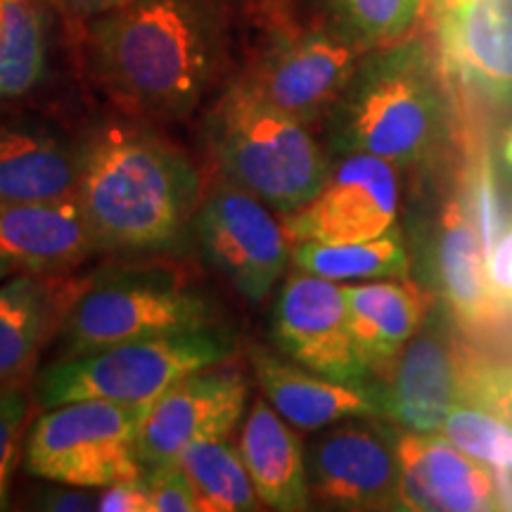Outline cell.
<instances>
[{
	"label": "cell",
	"instance_id": "obj_34",
	"mask_svg": "<svg viewBox=\"0 0 512 512\" xmlns=\"http://www.w3.org/2000/svg\"><path fill=\"white\" fill-rule=\"evenodd\" d=\"M31 508L48 512H91L98 510V496L88 494L83 486L48 482L38 489Z\"/></svg>",
	"mask_w": 512,
	"mask_h": 512
},
{
	"label": "cell",
	"instance_id": "obj_8",
	"mask_svg": "<svg viewBox=\"0 0 512 512\" xmlns=\"http://www.w3.org/2000/svg\"><path fill=\"white\" fill-rule=\"evenodd\" d=\"M271 211L238 185L216 181L190 226L204 261L249 304L264 302L292 259V242Z\"/></svg>",
	"mask_w": 512,
	"mask_h": 512
},
{
	"label": "cell",
	"instance_id": "obj_20",
	"mask_svg": "<svg viewBox=\"0 0 512 512\" xmlns=\"http://www.w3.org/2000/svg\"><path fill=\"white\" fill-rule=\"evenodd\" d=\"M81 143L34 119L0 121V204L76 195Z\"/></svg>",
	"mask_w": 512,
	"mask_h": 512
},
{
	"label": "cell",
	"instance_id": "obj_32",
	"mask_svg": "<svg viewBox=\"0 0 512 512\" xmlns=\"http://www.w3.org/2000/svg\"><path fill=\"white\" fill-rule=\"evenodd\" d=\"M486 249V275H489L491 290L505 306L512 309V211L501 223L496 235L484 242Z\"/></svg>",
	"mask_w": 512,
	"mask_h": 512
},
{
	"label": "cell",
	"instance_id": "obj_14",
	"mask_svg": "<svg viewBox=\"0 0 512 512\" xmlns=\"http://www.w3.org/2000/svg\"><path fill=\"white\" fill-rule=\"evenodd\" d=\"M363 53L337 29L297 31L280 36L245 76L268 102L313 126L328 119Z\"/></svg>",
	"mask_w": 512,
	"mask_h": 512
},
{
	"label": "cell",
	"instance_id": "obj_25",
	"mask_svg": "<svg viewBox=\"0 0 512 512\" xmlns=\"http://www.w3.org/2000/svg\"><path fill=\"white\" fill-rule=\"evenodd\" d=\"M176 463L195 486L200 512H254L259 510V496L249 477L240 448L228 437L204 439L190 444Z\"/></svg>",
	"mask_w": 512,
	"mask_h": 512
},
{
	"label": "cell",
	"instance_id": "obj_39",
	"mask_svg": "<svg viewBox=\"0 0 512 512\" xmlns=\"http://www.w3.org/2000/svg\"><path fill=\"white\" fill-rule=\"evenodd\" d=\"M3 12H5V0H0V31H3Z\"/></svg>",
	"mask_w": 512,
	"mask_h": 512
},
{
	"label": "cell",
	"instance_id": "obj_2",
	"mask_svg": "<svg viewBox=\"0 0 512 512\" xmlns=\"http://www.w3.org/2000/svg\"><path fill=\"white\" fill-rule=\"evenodd\" d=\"M100 252H171L190 233L202 178L174 143L147 126L112 121L81 140L76 188Z\"/></svg>",
	"mask_w": 512,
	"mask_h": 512
},
{
	"label": "cell",
	"instance_id": "obj_38",
	"mask_svg": "<svg viewBox=\"0 0 512 512\" xmlns=\"http://www.w3.org/2000/svg\"><path fill=\"white\" fill-rule=\"evenodd\" d=\"M12 273H19L17 268H15V264H12L10 259H5L3 254H0V283H3L5 278H10Z\"/></svg>",
	"mask_w": 512,
	"mask_h": 512
},
{
	"label": "cell",
	"instance_id": "obj_19",
	"mask_svg": "<svg viewBox=\"0 0 512 512\" xmlns=\"http://www.w3.org/2000/svg\"><path fill=\"white\" fill-rule=\"evenodd\" d=\"M100 252L79 197L0 204V254L17 271L64 275Z\"/></svg>",
	"mask_w": 512,
	"mask_h": 512
},
{
	"label": "cell",
	"instance_id": "obj_18",
	"mask_svg": "<svg viewBox=\"0 0 512 512\" xmlns=\"http://www.w3.org/2000/svg\"><path fill=\"white\" fill-rule=\"evenodd\" d=\"M247 356L261 394L297 430L320 432L349 418H382L380 384L328 380L259 344H249Z\"/></svg>",
	"mask_w": 512,
	"mask_h": 512
},
{
	"label": "cell",
	"instance_id": "obj_24",
	"mask_svg": "<svg viewBox=\"0 0 512 512\" xmlns=\"http://www.w3.org/2000/svg\"><path fill=\"white\" fill-rule=\"evenodd\" d=\"M292 264L299 271L335 280L408 278L411 256L401 230L361 242H294Z\"/></svg>",
	"mask_w": 512,
	"mask_h": 512
},
{
	"label": "cell",
	"instance_id": "obj_16",
	"mask_svg": "<svg viewBox=\"0 0 512 512\" xmlns=\"http://www.w3.org/2000/svg\"><path fill=\"white\" fill-rule=\"evenodd\" d=\"M399 448V505L403 512L512 510V486L441 432H403Z\"/></svg>",
	"mask_w": 512,
	"mask_h": 512
},
{
	"label": "cell",
	"instance_id": "obj_36",
	"mask_svg": "<svg viewBox=\"0 0 512 512\" xmlns=\"http://www.w3.org/2000/svg\"><path fill=\"white\" fill-rule=\"evenodd\" d=\"M498 159H501L505 174L512 176V124L505 126L498 138Z\"/></svg>",
	"mask_w": 512,
	"mask_h": 512
},
{
	"label": "cell",
	"instance_id": "obj_33",
	"mask_svg": "<svg viewBox=\"0 0 512 512\" xmlns=\"http://www.w3.org/2000/svg\"><path fill=\"white\" fill-rule=\"evenodd\" d=\"M150 503V484H147L145 472L102 486L98 494L100 512H152Z\"/></svg>",
	"mask_w": 512,
	"mask_h": 512
},
{
	"label": "cell",
	"instance_id": "obj_31",
	"mask_svg": "<svg viewBox=\"0 0 512 512\" xmlns=\"http://www.w3.org/2000/svg\"><path fill=\"white\" fill-rule=\"evenodd\" d=\"M143 472L150 484L152 512H200L195 486L176 460Z\"/></svg>",
	"mask_w": 512,
	"mask_h": 512
},
{
	"label": "cell",
	"instance_id": "obj_7",
	"mask_svg": "<svg viewBox=\"0 0 512 512\" xmlns=\"http://www.w3.org/2000/svg\"><path fill=\"white\" fill-rule=\"evenodd\" d=\"M147 408L102 399L46 408L27 434L24 472L83 489H102L140 475L138 434Z\"/></svg>",
	"mask_w": 512,
	"mask_h": 512
},
{
	"label": "cell",
	"instance_id": "obj_9",
	"mask_svg": "<svg viewBox=\"0 0 512 512\" xmlns=\"http://www.w3.org/2000/svg\"><path fill=\"white\" fill-rule=\"evenodd\" d=\"M430 271L439 304L472 349L491 356L494 349L510 347L512 309L491 290L482 228L463 197H453L441 211Z\"/></svg>",
	"mask_w": 512,
	"mask_h": 512
},
{
	"label": "cell",
	"instance_id": "obj_5",
	"mask_svg": "<svg viewBox=\"0 0 512 512\" xmlns=\"http://www.w3.org/2000/svg\"><path fill=\"white\" fill-rule=\"evenodd\" d=\"M214 325H219L214 302L169 268H110L76 283L57 328V358Z\"/></svg>",
	"mask_w": 512,
	"mask_h": 512
},
{
	"label": "cell",
	"instance_id": "obj_35",
	"mask_svg": "<svg viewBox=\"0 0 512 512\" xmlns=\"http://www.w3.org/2000/svg\"><path fill=\"white\" fill-rule=\"evenodd\" d=\"M53 3L62 15L72 17V19H91L107 15V12H114L124 5L133 3V0H48Z\"/></svg>",
	"mask_w": 512,
	"mask_h": 512
},
{
	"label": "cell",
	"instance_id": "obj_3",
	"mask_svg": "<svg viewBox=\"0 0 512 512\" xmlns=\"http://www.w3.org/2000/svg\"><path fill=\"white\" fill-rule=\"evenodd\" d=\"M325 121L339 155L366 152L396 169L430 164L453 128V83L437 46L406 36L366 50Z\"/></svg>",
	"mask_w": 512,
	"mask_h": 512
},
{
	"label": "cell",
	"instance_id": "obj_26",
	"mask_svg": "<svg viewBox=\"0 0 512 512\" xmlns=\"http://www.w3.org/2000/svg\"><path fill=\"white\" fill-rule=\"evenodd\" d=\"M48 60L46 22L31 0H5L0 31V100L22 98L43 79Z\"/></svg>",
	"mask_w": 512,
	"mask_h": 512
},
{
	"label": "cell",
	"instance_id": "obj_13",
	"mask_svg": "<svg viewBox=\"0 0 512 512\" xmlns=\"http://www.w3.org/2000/svg\"><path fill=\"white\" fill-rule=\"evenodd\" d=\"M399 204V169L382 157L349 152L332 164L309 204L285 214L283 228L292 245L375 240L399 228Z\"/></svg>",
	"mask_w": 512,
	"mask_h": 512
},
{
	"label": "cell",
	"instance_id": "obj_4",
	"mask_svg": "<svg viewBox=\"0 0 512 512\" xmlns=\"http://www.w3.org/2000/svg\"><path fill=\"white\" fill-rule=\"evenodd\" d=\"M207 140L223 181L283 216L309 204L332 169L309 124L268 102L247 76L216 102Z\"/></svg>",
	"mask_w": 512,
	"mask_h": 512
},
{
	"label": "cell",
	"instance_id": "obj_30",
	"mask_svg": "<svg viewBox=\"0 0 512 512\" xmlns=\"http://www.w3.org/2000/svg\"><path fill=\"white\" fill-rule=\"evenodd\" d=\"M465 401L512 425V363L472 349L465 370Z\"/></svg>",
	"mask_w": 512,
	"mask_h": 512
},
{
	"label": "cell",
	"instance_id": "obj_29",
	"mask_svg": "<svg viewBox=\"0 0 512 512\" xmlns=\"http://www.w3.org/2000/svg\"><path fill=\"white\" fill-rule=\"evenodd\" d=\"M31 415V377L0 384V512L10 508L12 477L27 444Z\"/></svg>",
	"mask_w": 512,
	"mask_h": 512
},
{
	"label": "cell",
	"instance_id": "obj_1",
	"mask_svg": "<svg viewBox=\"0 0 512 512\" xmlns=\"http://www.w3.org/2000/svg\"><path fill=\"white\" fill-rule=\"evenodd\" d=\"M88 55L128 114L190 117L221 72L226 12L221 0H133L88 22Z\"/></svg>",
	"mask_w": 512,
	"mask_h": 512
},
{
	"label": "cell",
	"instance_id": "obj_21",
	"mask_svg": "<svg viewBox=\"0 0 512 512\" xmlns=\"http://www.w3.org/2000/svg\"><path fill=\"white\" fill-rule=\"evenodd\" d=\"M344 294L358 356L375 380L382 382L408 339L439 304L437 294L408 278L347 285Z\"/></svg>",
	"mask_w": 512,
	"mask_h": 512
},
{
	"label": "cell",
	"instance_id": "obj_12",
	"mask_svg": "<svg viewBox=\"0 0 512 512\" xmlns=\"http://www.w3.org/2000/svg\"><path fill=\"white\" fill-rule=\"evenodd\" d=\"M271 339L283 356L311 373L347 384H380L358 356L344 285L294 271L275 299Z\"/></svg>",
	"mask_w": 512,
	"mask_h": 512
},
{
	"label": "cell",
	"instance_id": "obj_15",
	"mask_svg": "<svg viewBox=\"0 0 512 512\" xmlns=\"http://www.w3.org/2000/svg\"><path fill=\"white\" fill-rule=\"evenodd\" d=\"M249 384L226 363L185 375L147 408L138 434L143 470L174 463L190 444L230 437L247 411Z\"/></svg>",
	"mask_w": 512,
	"mask_h": 512
},
{
	"label": "cell",
	"instance_id": "obj_17",
	"mask_svg": "<svg viewBox=\"0 0 512 512\" xmlns=\"http://www.w3.org/2000/svg\"><path fill=\"white\" fill-rule=\"evenodd\" d=\"M434 22L448 81L512 112V0H465Z\"/></svg>",
	"mask_w": 512,
	"mask_h": 512
},
{
	"label": "cell",
	"instance_id": "obj_37",
	"mask_svg": "<svg viewBox=\"0 0 512 512\" xmlns=\"http://www.w3.org/2000/svg\"><path fill=\"white\" fill-rule=\"evenodd\" d=\"M460 3H465V0H422V5H425V8L430 10L434 17L441 15V12L456 8V5H460Z\"/></svg>",
	"mask_w": 512,
	"mask_h": 512
},
{
	"label": "cell",
	"instance_id": "obj_10",
	"mask_svg": "<svg viewBox=\"0 0 512 512\" xmlns=\"http://www.w3.org/2000/svg\"><path fill=\"white\" fill-rule=\"evenodd\" d=\"M399 437L389 425L349 418L306 446L311 498L332 510L375 512L399 505Z\"/></svg>",
	"mask_w": 512,
	"mask_h": 512
},
{
	"label": "cell",
	"instance_id": "obj_27",
	"mask_svg": "<svg viewBox=\"0 0 512 512\" xmlns=\"http://www.w3.org/2000/svg\"><path fill=\"white\" fill-rule=\"evenodd\" d=\"M337 31L366 50L411 36L422 15V0H325Z\"/></svg>",
	"mask_w": 512,
	"mask_h": 512
},
{
	"label": "cell",
	"instance_id": "obj_22",
	"mask_svg": "<svg viewBox=\"0 0 512 512\" xmlns=\"http://www.w3.org/2000/svg\"><path fill=\"white\" fill-rule=\"evenodd\" d=\"M74 292L76 283L62 275L19 271L0 283V384L31 377Z\"/></svg>",
	"mask_w": 512,
	"mask_h": 512
},
{
	"label": "cell",
	"instance_id": "obj_23",
	"mask_svg": "<svg viewBox=\"0 0 512 512\" xmlns=\"http://www.w3.org/2000/svg\"><path fill=\"white\" fill-rule=\"evenodd\" d=\"M240 456L259 501L271 510L302 512L311 508L306 448L294 427L271 403L256 399L240 432Z\"/></svg>",
	"mask_w": 512,
	"mask_h": 512
},
{
	"label": "cell",
	"instance_id": "obj_28",
	"mask_svg": "<svg viewBox=\"0 0 512 512\" xmlns=\"http://www.w3.org/2000/svg\"><path fill=\"white\" fill-rule=\"evenodd\" d=\"M439 432L465 453L512 475V425L470 401L451 408Z\"/></svg>",
	"mask_w": 512,
	"mask_h": 512
},
{
	"label": "cell",
	"instance_id": "obj_11",
	"mask_svg": "<svg viewBox=\"0 0 512 512\" xmlns=\"http://www.w3.org/2000/svg\"><path fill=\"white\" fill-rule=\"evenodd\" d=\"M470 351L444 306H434L382 377V418L403 432H439L451 408L465 401Z\"/></svg>",
	"mask_w": 512,
	"mask_h": 512
},
{
	"label": "cell",
	"instance_id": "obj_6",
	"mask_svg": "<svg viewBox=\"0 0 512 512\" xmlns=\"http://www.w3.org/2000/svg\"><path fill=\"white\" fill-rule=\"evenodd\" d=\"M233 356L235 339L221 325L136 339L91 354L55 358L38 373L34 394L41 408L86 399L152 406L181 377L228 363Z\"/></svg>",
	"mask_w": 512,
	"mask_h": 512
}]
</instances>
